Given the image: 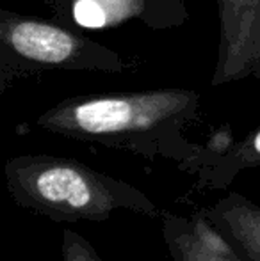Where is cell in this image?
<instances>
[{"instance_id": "obj_7", "label": "cell", "mask_w": 260, "mask_h": 261, "mask_svg": "<svg viewBox=\"0 0 260 261\" xmlns=\"http://www.w3.org/2000/svg\"><path fill=\"white\" fill-rule=\"evenodd\" d=\"M212 226L246 261H260V206L241 194H228L205 212Z\"/></svg>"}, {"instance_id": "obj_6", "label": "cell", "mask_w": 260, "mask_h": 261, "mask_svg": "<svg viewBox=\"0 0 260 261\" xmlns=\"http://www.w3.org/2000/svg\"><path fill=\"white\" fill-rule=\"evenodd\" d=\"M162 234L175 261H246L205 215L162 213Z\"/></svg>"}, {"instance_id": "obj_9", "label": "cell", "mask_w": 260, "mask_h": 261, "mask_svg": "<svg viewBox=\"0 0 260 261\" xmlns=\"http://www.w3.org/2000/svg\"><path fill=\"white\" fill-rule=\"evenodd\" d=\"M61 258L63 261H104L97 249L84 237L75 231H63V244H61Z\"/></svg>"}, {"instance_id": "obj_8", "label": "cell", "mask_w": 260, "mask_h": 261, "mask_svg": "<svg viewBox=\"0 0 260 261\" xmlns=\"http://www.w3.org/2000/svg\"><path fill=\"white\" fill-rule=\"evenodd\" d=\"M226 162L237 169L260 167V126L228 149Z\"/></svg>"}, {"instance_id": "obj_3", "label": "cell", "mask_w": 260, "mask_h": 261, "mask_svg": "<svg viewBox=\"0 0 260 261\" xmlns=\"http://www.w3.org/2000/svg\"><path fill=\"white\" fill-rule=\"evenodd\" d=\"M94 71L122 75L134 69L120 52L93 41L63 21L0 11V87L41 71Z\"/></svg>"}, {"instance_id": "obj_4", "label": "cell", "mask_w": 260, "mask_h": 261, "mask_svg": "<svg viewBox=\"0 0 260 261\" xmlns=\"http://www.w3.org/2000/svg\"><path fill=\"white\" fill-rule=\"evenodd\" d=\"M57 21L82 29H114L139 21L150 31H171L189 20L185 0H46Z\"/></svg>"}, {"instance_id": "obj_2", "label": "cell", "mask_w": 260, "mask_h": 261, "mask_svg": "<svg viewBox=\"0 0 260 261\" xmlns=\"http://www.w3.org/2000/svg\"><path fill=\"white\" fill-rule=\"evenodd\" d=\"M13 201L54 222H105L118 208L157 215V208L127 183L73 158L21 155L7 160Z\"/></svg>"}, {"instance_id": "obj_1", "label": "cell", "mask_w": 260, "mask_h": 261, "mask_svg": "<svg viewBox=\"0 0 260 261\" xmlns=\"http://www.w3.org/2000/svg\"><path fill=\"white\" fill-rule=\"evenodd\" d=\"M198 107L200 94L184 87L75 96L43 112L36 124L79 141L137 146L177 132Z\"/></svg>"}, {"instance_id": "obj_5", "label": "cell", "mask_w": 260, "mask_h": 261, "mask_svg": "<svg viewBox=\"0 0 260 261\" xmlns=\"http://www.w3.org/2000/svg\"><path fill=\"white\" fill-rule=\"evenodd\" d=\"M219 48L210 86L260 79V0H216Z\"/></svg>"}]
</instances>
